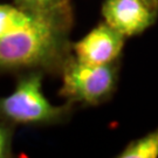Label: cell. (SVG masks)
<instances>
[{"mask_svg": "<svg viewBox=\"0 0 158 158\" xmlns=\"http://www.w3.org/2000/svg\"><path fill=\"white\" fill-rule=\"evenodd\" d=\"M72 0L48 11H31L28 21L0 39V72L61 73L72 56Z\"/></svg>", "mask_w": 158, "mask_h": 158, "instance_id": "cell-1", "label": "cell"}, {"mask_svg": "<svg viewBox=\"0 0 158 158\" xmlns=\"http://www.w3.org/2000/svg\"><path fill=\"white\" fill-rule=\"evenodd\" d=\"M42 72L29 70L14 91L0 98V117L15 124H55L67 118L72 104L54 106L42 93Z\"/></svg>", "mask_w": 158, "mask_h": 158, "instance_id": "cell-2", "label": "cell"}, {"mask_svg": "<svg viewBox=\"0 0 158 158\" xmlns=\"http://www.w3.org/2000/svg\"><path fill=\"white\" fill-rule=\"evenodd\" d=\"M118 69V61L91 64L72 55L61 70L62 85L60 95L70 104L98 106L108 101L116 90Z\"/></svg>", "mask_w": 158, "mask_h": 158, "instance_id": "cell-3", "label": "cell"}, {"mask_svg": "<svg viewBox=\"0 0 158 158\" xmlns=\"http://www.w3.org/2000/svg\"><path fill=\"white\" fill-rule=\"evenodd\" d=\"M102 15L106 23L127 38L151 27L158 17V8L148 0H104Z\"/></svg>", "mask_w": 158, "mask_h": 158, "instance_id": "cell-4", "label": "cell"}, {"mask_svg": "<svg viewBox=\"0 0 158 158\" xmlns=\"http://www.w3.org/2000/svg\"><path fill=\"white\" fill-rule=\"evenodd\" d=\"M124 40L123 34L104 21L73 44L74 56L91 64L115 62L122 54Z\"/></svg>", "mask_w": 158, "mask_h": 158, "instance_id": "cell-5", "label": "cell"}, {"mask_svg": "<svg viewBox=\"0 0 158 158\" xmlns=\"http://www.w3.org/2000/svg\"><path fill=\"white\" fill-rule=\"evenodd\" d=\"M121 158H157L158 128L128 143L119 152Z\"/></svg>", "mask_w": 158, "mask_h": 158, "instance_id": "cell-6", "label": "cell"}, {"mask_svg": "<svg viewBox=\"0 0 158 158\" xmlns=\"http://www.w3.org/2000/svg\"><path fill=\"white\" fill-rule=\"evenodd\" d=\"M31 11L11 5H0V39L28 21Z\"/></svg>", "mask_w": 158, "mask_h": 158, "instance_id": "cell-7", "label": "cell"}, {"mask_svg": "<svg viewBox=\"0 0 158 158\" xmlns=\"http://www.w3.org/2000/svg\"><path fill=\"white\" fill-rule=\"evenodd\" d=\"M69 0H14L15 5L25 11H48L59 7Z\"/></svg>", "mask_w": 158, "mask_h": 158, "instance_id": "cell-8", "label": "cell"}, {"mask_svg": "<svg viewBox=\"0 0 158 158\" xmlns=\"http://www.w3.org/2000/svg\"><path fill=\"white\" fill-rule=\"evenodd\" d=\"M12 131L10 128L0 125V158L8 157L11 153Z\"/></svg>", "mask_w": 158, "mask_h": 158, "instance_id": "cell-9", "label": "cell"}, {"mask_svg": "<svg viewBox=\"0 0 158 158\" xmlns=\"http://www.w3.org/2000/svg\"><path fill=\"white\" fill-rule=\"evenodd\" d=\"M148 1H149L151 5H153L155 7H157L158 8V0H148Z\"/></svg>", "mask_w": 158, "mask_h": 158, "instance_id": "cell-10", "label": "cell"}]
</instances>
